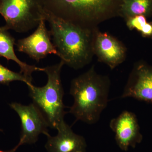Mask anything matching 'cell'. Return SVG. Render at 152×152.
I'll return each mask as SVG.
<instances>
[{
  "instance_id": "1",
  "label": "cell",
  "mask_w": 152,
  "mask_h": 152,
  "mask_svg": "<svg viewBox=\"0 0 152 152\" xmlns=\"http://www.w3.org/2000/svg\"><path fill=\"white\" fill-rule=\"evenodd\" d=\"M45 20L50 26L57 56L64 64L79 69L91 62L94 54L95 29L82 27L55 16L46 10Z\"/></svg>"
},
{
  "instance_id": "2",
  "label": "cell",
  "mask_w": 152,
  "mask_h": 152,
  "mask_svg": "<svg viewBox=\"0 0 152 152\" xmlns=\"http://www.w3.org/2000/svg\"><path fill=\"white\" fill-rule=\"evenodd\" d=\"M110 87L109 78L98 75L93 66L71 82L70 94L74 102L69 113L76 121L96 124L107 105Z\"/></svg>"
},
{
  "instance_id": "3",
  "label": "cell",
  "mask_w": 152,
  "mask_h": 152,
  "mask_svg": "<svg viewBox=\"0 0 152 152\" xmlns=\"http://www.w3.org/2000/svg\"><path fill=\"white\" fill-rule=\"evenodd\" d=\"M45 10L82 27L94 26L119 15L120 0H43Z\"/></svg>"
},
{
  "instance_id": "4",
  "label": "cell",
  "mask_w": 152,
  "mask_h": 152,
  "mask_svg": "<svg viewBox=\"0 0 152 152\" xmlns=\"http://www.w3.org/2000/svg\"><path fill=\"white\" fill-rule=\"evenodd\" d=\"M64 64L63 61L53 65L43 68L48 76V82L43 87L31 84L27 86L33 103L40 110L49 127L57 129L65 121V106L63 103L64 91L61 73Z\"/></svg>"
},
{
  "instance_id": "5",
  "label": "cell",
  "mask_w": 152,
  "mask_h": 152,
  "mask_svg": "<svg viewBox=\"0 0 152 152\" xmlns=\"http://www.w3.org/2000/svg\"><path fill=\"white\" fill-rule=\"evenodd\" d=\"M43 0H0V14L8 30L26 33L37 27L45 20Z\"/></svg>"
},
{
  "instance_id": "6",
  "label": "cell",
  "mask_w": 152,
  "mask_h": 152,
  "mask_svg": "<svg viewBox=\"0 0 152 152\" xmlns=\"http://www.w3.org/2000/svg\"><path fill=\"white\" fill-rule=\"evenodd\" d=\"M10 106L18 114L21 123V132L19 143H35L41 134L46 136L50 134L48 124L43 115L33 103L24 105L17 102H12Z\"/></svg>"
},
{
  "instance_id": "7",
  "label": "cell",
  "mask_w": 152,
  "mask_h": 152,
  "mask_svg": "<svg viewBox=\"0 0 152 152\" xmlns=\"http://www.w3.org/2000/svg\"><path fill=\"white\" fill-rule=\"evenodd\" d=\"M45 20H43L31 35L19 39L15 44L19 52L24 53L30 58L39 61L48 55H58L56 49L51 42L50 31L46 27Z\"/></svg>"
},
{
  "instance_id": "8",
  "label": "cell",
  "mask_w": 152,
  "mask_h": 152,
  "mask_svg": "<svg viewBox=\"0 0 152 152\" xmlns=\"http://www.w3.org/2000/svg\"><path fill=\"white\" fill-rule=\"evenodd\" d=\"M110 126L115 134L117 145L122 151H126L129 147H136L142 140L140 126L136 115L124 111L110 121Z\"/></svg>"
},
{
  "instance_id": "9",
  "label": "cell",
  "mask_w": 152,
  "mask_h": 152,
  "mask_svg": "<svg viewBox=\"0 0 152 152\" xmlns=\"http://www.w3.org/2000/svg\"><path fill=\"white\" fill-rule=\"evenodd\" d=\"M94 52L102 62L113 69L124 61L126 48L119 41L106 33L94 31Z\"/></svg>"
},
{
  "instance_id": "10",
  "label": "cell",
  "mask_w": 152,
  "mask_h": 152,
  "mask_svg": "<svg viewBox=\"0 0 152 152\" xmlns=\"http://www.w3.org/2000/svg\"><path fill=\"white\" fill-rule=\"evenodd\" d=\"M121 98H132L152 105V67L136 65L129 77Z\"/></svg>"
},
{
  "instance_id": "11",
  "label": "cell",
  "mask_w": 152,
  "mask_h": 152,
  "mask_svg": "<svg viewBox=\"0 0 152 152\" xmlns=\"http://www.w3.org/2000/svg\"><path fill=\"white\" fill-rule=\"evenodd\" d=\"M56 136H47L45 148L48 152H86L87 144L83 136L74 132L65 122L57 129Z\"/></svg>"
},
{
  "instance_id": "12",
  "label": "cell",
  "mask_w": 152,
  "mask_h": 152,
  "mask_svg": "<svg viewBox=\"0 0 152 152\" xmlns=\"http://www.w3.org/2000/svg\"><path fill=\"white\" fill-rule=\"evenodd\" d=\"M15 40L4 26L0 27V57H4L8 61H14L20 68V72L32 79V74L36 71H43V68L30 65L18 58L14 50Z\"/></svg>"
},
{
  "instance_id": "13",
  "label": "cell",
  "mask_w": 152,
  "mask_h": 152,
  "mask_svg": "<svg viewBox=\"0 0 152 152\" xmlns=\"http://www.w3.org/2000/svg\"><path fill=\"white\" fill-rule=\"evenodd\" d=\"M152 15V0H120L119 15L125 19L137 15Z\"/></svg>"
},
{
  "instance_id": "14",
  "label": "cell",
  "mask_w": 152,
  "mask_h": 152,
  "mask_svg": "<svg viewBox=\"0 0 152 152\" xmlns=\"http://www.w3.org/2000/svg\"><path fill=\"white\" fill-rule=\"evenodd\" d=\"M32 79L28 77L20 72L11 71L0 63V84L8 86L14 81L24 82L27 86L32 84Z\"/></svg>"
},
{
  "instance_id": "15",
  "label": "cell",
  "mask_w": 152,
  "mask_h": 152,
  "mask_svg": "<svg viewBox=\"0 0 152 152\" xmlns=\"http://www.w3.org/2000/svg\"><path fill=\"white\" fill-rule=\"evenodd\" d=\"M126 20L127 26L130 30L136 29L140 32L148 23L146 17L142 15L130 17Z\"/></svg>"
},
{
  "instance_id": "16",
  "label": "cell",
  "mask_w": 152,
  "mask_h": 152,
  "mask_svg": "<svg viewBox=\"0 0 152 152\" xmlns=\"http://www.w3.org/2000/svg\"><path fill=\"white\" fill-rule=\"evenodd\" d=\"M140 33L143 37L152 39V23L148 22L144 26Z\"/></svg>"
},
{
  "instance_id": "17",
  "label": "cell",
  "mask_w": 152,
  "mask_h": 152,
  "mask_svg": "<svg viewBox=\"0 0 152 152\" xmlns=\"http://www.w3.org/2000/svg\"><path fill=\"white\" fill-rule=\"evenodd\" d=\"M21 145L20 143H18V145L16 146L14 148L10 150H9V151H1V150H0V152H15L16 151L17 149Z\"/></svg>"
},
{
  "instance_id": "18",
  "label": "cell",
  "mask_w": 152,
  "mask_h": 152,
  "mask_svg": "<svg viewBox=\"0 0 152 152\" xmlns=\"http://www.w3.org/2000/svg\"><path fill=\"white\" fill-rule=\"evenodd\" d=\"M0 131H2L1 130V129H0Z\"/></svg>"
}]
</instances>
